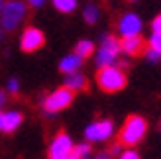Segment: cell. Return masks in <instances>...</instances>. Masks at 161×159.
Returning <instances> with one entry per match:
<instances>
[{"mask_svg":"<svg viewBox=\"0 0 161 159\" xmlns=\"http://www.w3.org/2000/svg\"><path fill=\"white\" fill-rule=\"evenodd\" d=\"M143 53H146V57L151 61V63H157L159 59H161V55L159 53H155V51H151V49H147V47H146V51H143Z\"/></svg>","mask_w":161,"mask_h":159,"instance_id":"44dd1931","label":"cell"},{"mask_svg":"<svg viewBox=\"0 0 161 159\" xmlns=\"http://www.w3.org/2000/svg\"><path fill=\"white\" fill-rule=\"evenodd\" d=\"M22 120H24V116L20 112H6V114H2V132L12 134L22 124Z\"/></svg>","mask_w":161,"mask_h":159,"instance_id":"4fadbf2b","label":"cell"},{"mask_svg":"<svg viewBox=\"0 0 161 159\" xmlns=\"http://www.w3.org/2000/svg\"><path fill=\"white\" fill-rule=\"evenodd\" d=\"M92 159H110V153H98V155L92 157Z\"/></svg>","mask_w":161,"mask_h":159,"instance_id":"d4e9b609","label":"cell"},{"mask_svg":"<svg viewBox=\"0 0 161 159\" xmlns=\"http://www.w3.org/2000/svg\"><path fill=\"white\" fill-rule=\"evenodd\" d=\"M147 134V122L143 116H138V114H132L128 120L124 122L122 130H120V145H128V149L138 145L140 141L146 138Z\"/></svg>","mask_w":161,"mask_h":159,"instance_id":"6da1fadb","label":"cell"},{"mask_svg":"<svg viewBox=\"0 0 161 159\" xmlns=\"http://www.w3.org/2000/svg\"><path fill=\"white\" fill-rule=\"evenodd\" d=\"M28 4L34 6V8H42V6L45 4V0H28Z\"/></svg>","mask_w":161,"mask_h":159,"instance_id":"603a6c76","label":"cell"},{"mask_svg":"<svg viewBox=\"0 0 161 159\" xmlns=\"http://www.w3.org/2000/svg\"><path fill=\"white\" fill-rule=\"evenodd\" d=\"M8 90H10L12 94H18V90H20V83L16 81V79H10V81H8Z\"/></svg>","mask_w":161,"mask_h":159,"instance_id":"7402d4cb","label":"cell"},{"mask_svg":"<svg viewBox=\"0 0 161 159\" xmlns=\"http://www.w3.org/2000/svg\"><path fill=\"white\" fill-rule=\"evenodd\" d=\"M65 89H69L71 92H79V90H86L88 81L83 73H71L65 77V83H63Z\"/></svg>","mask_w":161,"mask_h":159,"instance_id":"8fae6325","label":"cell"},{"mask_svg":"<svg viewBox=\"0 0 161 159\" xmlns=\"http://www.w3.org/2000/svg\"><path fill=\"white\" fill-rule=\"evenodd\" d=\"M120 39H116L114 36H104L102 37V43L98 47V53H96V67L104 69V67H112L116 65L118 61V55H120Z\"/></svg>","mask_w":161,"mask_h":159,"instance_id":"3957f363","label":"cell"},{"mask_svg":"<svg viewBox=\"0 0 161 159\" xmlns=\"http://www.w3.org/2000/svg\"><path fill=\"white\" fill-rule=\"evenodd\" d=\"M73 94L69 89L65 86H61V89L53 90L51 94H47L45 100H43V110L47 114H55V112H61V110H65L71 102H73Z\"/></svg>","mask_w":161,"mask_h":159,"instance_id":"5b68a950","label":"cell"},{"mask_svg":"<svg viewBox=\"0 0 161 159\" xmlns=\"http://www.w3.org/2000/svg\"><path fill=\"white\" fill-rule=\"evenodd\" d=\"M65 159H73V157H71V155H69V157H65Z\"/></svg>","mask_w":161,"mask_h":159,"instance_id":"f1b7e54d","label":"cell"},{"mask_svg":"<svg viewBox=\"0 0 161 159\" xmlns=\"http://www.w3.org/2000/svg\"><path fill=\"white\" fill-rule=\"evenodd\" d=\"M73 151V141L65 132H59L49 145V159H65Z\"/></svg>","mask_w":161,"mask_h":159,"instance_id":"9c48e42d","label":"cell"},{"mask_svg":"<svg viewBox=\"0 0 161 159\" xmlns=\"http://www.w3.org/2000/svg\"><path fill=\"white\" fill-rule=\"evenodd\" d=\"M55 10H59L63 14H71L77 8V0H51Z\"/></svg>","mask_w":161,"mask_h":159,"instance_id":"e0dca14e","label":"cell"},{"mask_svg":"<svg viewBox=\"0 0 161 159\" xmlns=\"http://www.w3.org/2000/svg\"><path fill=\"white\" fill-rule=\"evenodd\" d=\"M120 49H122L126 55H130V57H136V55H142L143 51H146V41H143L142 36L122 37V41H120Z\"/></svg>","mask_w":161,"mask_h":159,"instance_id":"30bf717a","label":"cell"},{"mask_svg":"<svg viewBox=\"0 0 161 159\" xmlns=\"http://www.w3.org/2000/svg\"><path fill=\"white\" fill-rule=\"evenodd\" d=\"M159 132H161V124H159Z\"/></svg>","mask_w":161,"mask_h":159,"instance_id":"f546056e","label":"cell"},{"mask_svg":"<svg viewBox=\"0 0 161 159\" xmlns=\"http://www.w3.org/2000/svg\"><path fill=\"white\" fill-rule=\"evenodd\" d=\"M92 147L91 144H79V145H73V151H71V157L73 159H88Z\"/></svg>","mask_w":161,"mask_h":159,"instance_id":"2e32d148","label":"cell"},{"mask_svg":"<svg viewBox=\"0 0 161 159\" xmlns=\"http://www.w3.org/2000/svg\"><path fill=\"white\" fill-rule=\"evenodd\" d=\"M147 49L161 55V34H151L147 39Z\"/></svg>","mask_w":161,"mask_h":159,"instance_id":"ac0fdd59","label":"cell"},{"mask_svg":"<svg viewBox=\"0 0 161 159\" xmlns=\"http://www.w3.org/2000/svg\"><path fill=\"white\" fill-rule=\"evenodd\" d=\"M151 34H161V14L151 20Z\"/></svg>","mask_w":161,"mask_h":159,"instance_id":"d6986e66","label":"cell"},{"mask_svg":"<svg viewBox=\"0 0 161 159\" xmlns=\"http://www.w3.org/2000/svg\"><path fill=\"white\" fill-rule=\"evenodd\" d=\"M92 53H94V43L91 41V39H80V41L75 45V55H79L83 61L86 57H91Z\"/></svg>","mask_w":161,"mask_h":159,"instance_id":"5bb4252c","label":"cell"},{"mask_svg":"<svg viewBox=\"0 0 161 159\" xmlns=\"http://www.w3.org/2000/svg\"><path fill=\"white\" fill-rule=\"evenodd\" d=\"M83 18L86 24H96L100 18V6L98 4H86L85 6V10H83Z\"/></svg>","mask_w":161,"mask_h":159,"instance_id":"9a60e30c","label":"cell"},{"mask_svg":"<svg viewBox=\"0 0 161 159\" xmlns=\"http://www.w3.org/2000/svg\"><path fill=\"white\" fill-rule=\"evenodd\" d=\"M126 83H128L126 73H124V69L118 67V65L98 69V73H96V85H98L104 92H118L126 86Z\"/></svg>","mask_w":161,"mask_h":159,"instance_id":"7a4b0ae2","label":"cell"},{"mask_svg":"<svg viewBox=\"0 0 161 159\" xmlns=\"http://www.w3.org/2000/svg\"><path fill=\"white\" fill-rule=\"evenodd\" d=\"M142 18L136 12H126L122 14V18L118 20V31L122 37H132V36H140L142 34Z\"/></svg>","mask_w":161,"mask_h":159,"instance_id":"ba28073f","label":"cell"},{"mask_svg":"<svg viewBox=\"0 0 161 159\" xmlns=\"http://www.w3.org/2000/svg\"><path fill=\"white\" fill-rule=\"evenodd\" d=\"M128 2H138V0H128Z\"/></svg>","mask_w":161,"mask_h":159,"instance_id":"83f0119b","label":"cell"},{"mask_svg":"<svg viewBox=\"0 0 161 159\" xmlns=\"http://www.w3.org/2000/svg\"><path fill=\"white\" fill-rule=\"evenodd\" d=\"M83 67V59L79 57V55L71 53L67 57H63L61 63H59V71L65 75H71V73H79V69Z\"/></svg>","mask_w":161,"mask_h":159,"instance_id":"7c38bea8","label":"cell"},{"mask_svg":"<svg viewBox=\"0 0 161 159\" xmlns=\"http://www.w3.org/2000/svg\"><path fill=\"white\" fill-rule=\"evenodd\" d=\"M43 43H45L43 31L34 28V26L26 28L24 34H22V37H20V47H22V51H26V53H34L37 49H42Z\"/></svg>","mask_w":161,"mask_h":159,"instance_id":"52a82bcc","label":"cell"},{"mask_svg":"<svg viewBox=\"0 0 161 159\" xmlns=\"http://www.w3.org/2000/svg\"><path fill=\"white\" fill-rule=\"evenodd\" d=\"M2 6H4V4H2V0H0V10H2Z\"/></svg>","mask_w":161,"mask_h":159,"instance_id":"4316f807","label":"cell"},{"mask_svg":"<svg viewBox=\"0 0 161 159\" xmlns=\"http://www.w3.org/2000/svg\"><path fill=\"white\" fill-rule=\"evenodd\" d=\"M114 134V124L110 120H98L86 126L85 130V138L88 144H100V141H106L112 138Z\"/></svg>","mask_w":161,"mask_h":159,"instance_id":"8992f818","label":"cell"},{"mask_svg":"<svg viewBox=\"0 0 161 159\" xmlns=\"http://www.w3.org/2000/svg\"><path fill=\"white\" fill-rule=\"evenodd\" d=\"M120 159H142V157L136 149H126V151L120 153Z\"/></svg>","mask_w":161,"mask_h":159,"instance_id":"ffe728a7","label":"cell"},{"mask_svg":"<svg viewBox=\"0 0 161 159\" xmlns=\"http://www.w3.org/2000/svg\"><path fill=\"white\" fill-rule=\"evenodd\" d=\"M0 130H2V112H0Z\"/></svg>","mask_w":161,"mask_h":159,"instance_id":"484cf974","label":"cell"},{"mask_svg":"<svg viewBox=\"0 0 161 159\" xmlns=\"http://www.w3.org/2000/svg\"><path fill=\"white\" fill-rule=\"evenodd\" d=\"M26 16V4L20 0H10L2 6L0 10V22H2L4 30H14L20 26V22Z\"/></svg>","mask_w":161,"mask_h":159,"instance_id":"277c9868","label":"cell"},{"mask_svg":"<svg viewBox=\"0 0 161 159\" xmlns=\"http://www.w3.org/2000/svg\"><path fill=\"white\" fill-rule=\"evenodd\" d=\"M6 104V92L4 90H0V108H2Z\"/></svg>","mask_w":161,"mask_h":159,"instance_id":"cb8c5ba5","label":"cell"}]
</instances>
